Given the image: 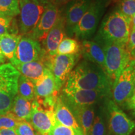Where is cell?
Returning <instances> with one entry per match:
<instances>
[{
  "label": "cell",
  "mask_w": 135,
  "mask_h": 135,
  "mask_svg": "<svg viewBox=\"0 0 135 135\" xmlns=\"http://www.w3.org/2000/svg\"><path fill=\"white\" fill-rule=\"evenodd\" d=\"M112 85L99 66L83 60L72 70L63 87L100 91L111 97Z\"/></svg>",
  "instance_id": "1"
},
{
  "label": "cell",
  "mask_w": 135,
  "mask_h": 135,
  "mask_svg": "<svg viewBox=\"0 0 135 135\" xmlns=\"http://www.w3.org/2000/svg\"><path fill=\"white\" fill-rule=\"evenodd\" d=\"M131 20L116 8L101 22L94 41L100 45L111 43L127 46L131 30Z\"/></svg>",
  "instance_id": "2"
},
{
  "label": "cell",
  "mask_w": 135,
  "mask_h": 135,
  "mask_svg": "<svg viewBox=\"0 0 135 135\" xmlns=\"http://www.w3.org/2000/svg\"><path fill=\"white\" fill-rule=\"evenodd\" d=\"M21 74L11 63L0 66V114L9 112L18 94V82Z\"/></svg>",
  "instance_id": "3"
},
{
  "label": "cell",
  "mask_w": 135,
  "mask_h": 135,
  "mask_svg": "<svg viewBox=\"0 0 135 135\" xmlns=\"http://www.w3.org/2000/svg\"><path fill=\"white\" fill-rule=\"evenodd\" d=\"M101 46L103 48L105 55V73L113 84L133 59L126 45L111 43Z\"/></svg>",
  "instance_id": "4"
},
{
  "label": "cell",
  "mask_w": 135,
  "mask_h": 135,
  "mask_svg": "<svg viewBox=\"0 0 135 135\" xmlns=\"http://www.w3.org/2000/svg\"><path fill=\"white\" fill-rule=\"evenodd\" d=\"M106 5V0H92L85 14L76 26L73 35L80 40H88L95 33Z\"/></svg>",
  "instance_id": "5"
},
{
  "label": "cell",
  "mask_w": 135,
  "mask_h": 135,
  "mask_svg": "<svg viewBox=\"0 0 135 135\" xmlns=\"http://www.w3.org/2000/svg\"><path fill=\"white\" fill-rule=\"evenodd\" d=\"M104 109L109 135H130L132 133L135 122L109 98L104 99Z\"/></svg>",
  "instance_id": "6"
},
{
  "label": "cell",
  "mask_w": 135,
  "mask_h": 135,
  "mask_svg": "<svg viewBox=\"0 0 135 135\" xmlns=\"http://www.w3.org/2000/svg\"><path fill=\"white\" fill-rule=\"evenodd\" d=\"M49 3V0H19L21 35H28L33 31Z\"/></svg>",
  "instance_id": "7"
},
{
  "label": "cell",
  "mask_w": 135,
  "mask_h": 135,
  "mask_svg": "<svg viewBox=\"0 0 135 135\" xmlns=\"http://www.w3.org/2000/svg\"><path fill=\"white\" fill-rule=\"evenodd\" d=\"M135 88V60H131L114 81L111 89L112 100L117 105H123Z\"/></svg>",
  "instance_id": "8"
},
{
  "label": "cell",
  "mask_w": 135,
  "mask_h": 135,
  "mask_svg": "<svg viewBox=\"0 0 135 135\" xmlns=\"http://www.w3.org/2000/svg\"><path fill=\"white\" fill-rule=\"evenodd\" d=\"M60 97L66 105L92 106L111 97L106 93L97 90H87L63 87Z\"/></svg>",
  "instance_id": "9"
},
{
  "label": "cell",
  "mask_w": 135,
  "mask_h": 135,
  "mask_svg": "<svg viewBox=\"0 0 135 135\" xmlns=\"http://www.w3.org/2000/svg\"><path fill=\"white\" fill-rule=\"evenodd\" d=\"M46 54L40 42L28 36H23L21 37L14 56L10 62L15 67L21 64L41 60Z\"/></svg>",
  "instance_id": "10"
},
{
  "label": "cell",
  "mask_w": 135,
  "mask_h": 135,
  "mask_svg": "<svg viewBox=\"0 0 135 135\" xmlns=\"http://www.w3.org/2000/svg\"><path fill=\"white\" fill-rule=\"evenodd\" d=\"M79 57V55H56L51 59L49 70L55 77L59 91L65 84Z\"/></svg>",
  "instance_id": "11"
},
{
  "label": "cell",
  "mask_w": 135,
  "mask_h": 135,
  "mask_svg": "<svg viewBox=\"0 0 135 135\" xmlns=\"http://www.w3.org/2000/svg\"><path fill=\"white\" fill-rule=\"evenodd\" d=\"M26 121L29 122L40 135H48L56 123L55 110L43 108L35 99L32 101L31 114Z\"/></svg>",
  "instance_id": "12"
},
{
  "label": "cell",
  "mask_w": 135,
  "mask_h": 135,
  "mask_svg": "<svg viewBox=\"0 0 135 135\" xmlns=\"http://www.w3.org/2000/svg\"><path fill=\"white\" fill-rule=\"evenodd\" d=\"M61 11L62 9L61 8L50 3H49L38 24L33 31L28 35V37L40 43L43 42Z\"/></svg>",
  "instance_id": "13"
},
{
  "label": "cell",
  "mask_w": 135,
  "mask_h": 135,
  "mask_svg": "<svg viewBox=\"0 0 135 135\" xmlns=\"http://www.w3.org/2000/svg\"><path fill=\"white\" fill-rule=\"evenodd\" d=\"M92 0H73L63 9L66 21V33L69 36H73L75 27L88 9Z\"/></svg>",
  "instance_id": "14"
},
{
  "label": "cell",
  "mask_w": 135,
  "mask_h": 135,
  "mask_svg": "<svg viewBox=\"0 0 135 135\" xmlns=\"http://www.w3.org/2000/svg\"><path fill=\"white\" fill-rule=\"evenodd\" d=\"M66 36L65 17L63 9L55 25L49 31L46 39L43 42L44 50L49 56L53 58L56 55L58 45Z\"/></svg>",
  "instance_id": "15"
},
{
  "label": "cell",
  "mask_w": 135,
  "mask_h": 135,
  "mask_svg": "<svg viewBox=\"0 0 135 135\" xmlns=\"http://www.w3.org/2000/svg\"><path fill=\"white\" fill-rule=\"evenodd\" d=\"M81 53L84 60L100 66L105 72V55L103 47L95 41L84 40L81 45Z\"/></svg>",
  "instance_id": "16"
},
{
  "label": "cell",
  "mask_w": 135,
  "mask_h": 135,
  "mask_svg": "<svg viewBox=\"0 0 135 135\" xmlns=\"http://www.w3.org/2000/svg\"><path fill=\"white\" fill-rule=\"evenodd\" d=\"M68 107L71 111L84 135L88 134L95 116V105L69 106Z\"/></svg>",
  "instance_id": "17"
},
{
  "label": "cell",
  "mask_w": 135,
  "mask_h": 135,
  "mask_svg": "<svg viewBox=\"0 0 135 135\" xmlns=\"http://www.w3.org/2000/svg\"><path fill=\"white\" fill-rule=\"evenodd\" d=\"M35 96L36 99H43L53 94L59 93L55 77L51 71L48 69L41 79L34 83Z\"/></svg>",
  "instance_id": "18"
},
{
  "label": "cell",
  "mask_w": 135,
  "mask_h": 135,
  "mask_svg": "<svg viewBox=\"0 0 135 135\" xmlns=\"http://www.w3.org/2000/svg\"><path fill=\"white\" fill-rule=\"evenodd\" d=\"M44 57L41 60L21 64L15 68L18 70L21 75L24 76L35 83L43 76L48 69L45 65Z\"/></svg>",
  "instance_id": "19"
},
{
  "label": "cell",
  "mask_w": 135,
  "mask_h": 135,
  "mask_svg": "<svg viewBox=\"0 0 135 135\" xmlns=\"http://www.w3.org/2000/svg\"><path fill=\"white\" fill-rule=\"evenodd\" d=\"M55 115L57 123L67 127L82 131L71 111L65 104L60 95L55 104Z\"/></svg>",
  "instance_id": "20"
},
{
  "label": "cell",
  "mask_w": 135,
  "mask_h": 135,
  "mask_svg": "<svg viewBox=\"0 0 135 135\" xmlns=\"http://www.w3.org/2000/svg\"><path fill=\"white\" fill-rule=\"evenodd\" d=\"M32 109V101L17 94L13 100L9 113L19 121H27L30 118Z\"/></svg>",
  "instance_id": "21"
},
{
  "label": "cell",
  "mask_w": 135,
  "mask_h": 135,
  "mask_svg": "<svg viewBox=\"0 0 135 135\" xmlns=\"http://www.w3.org/2000/svg\"><path fill=\"white\" fill-rule=\"evenodd\" d=\"M21 37V35L9 33L0 36V51L4 58L12 60Z\"/></svg>",
  "instance_id": "22"
},
{
  "label": "cell",
  "mask_w": 135,
  "mask_h": 135,
  "mask_svg": "<svg viewBox=\"0 0 135 135\" xmlns=\"http://www.w3.org/2000/svg\"><path fill=\"white\" fill-rule=\"evenodd\" d=\"M81 53V45L77 40L66 37L58 45L56 55H78Z\"/></svg>",
  "instance_id": "23"
},
{
  "label": "cell",
  "mask_w": 135,
  "mask_h": 135,
  "mask_svg": "<svg viewBox=\"0 0 135 135\" xmlns=\"http://www.w3.org/2000/svg\"><path fill=\"white\" fill-rule=\"evenodd\" d=\"M106 119L104 107L95 112L94 121L88 135H106Z\"/></svg>",
  "instance_id": "24"
},
{
  "label": "cell",
  "mask_w": 135,
  "mask_h": 135,
  "mask_svg": "<svg viewBox=\"0 0 135 135\" xmlns=\"http://www.w3.org/2000/svg\"><path fill=\"white\" fill-rule=\"evenodd\" d=\"M18 93L20 96L29 101L35 99V86L31 80L20 75L18 82Z\"/></svg>",
  "instance_id": "25"
},
{
  "label": "cell",
  "mask_w": 135,
  "mask_h": 135,
  "mask_svg": "<svg viewBox=\"0 0 135 135\" xmlns=\"http://www.w3.org/2000/svg\"><path fill=\"white\" fill-rule=\"evenodd\" d=\"M19 0H0V15L14 18L20 14Z\"/></svg>",
  "instance_id": "26"
},
{
  "label": "cell",
  "mask_w": 135,
  "mask_h": 135,
  "mask_svg": "<svg viewBox=\"0 0 135 135\" xmlns=\"http://www.w3.org/2000/svg\"><path fill=\"white\" fill-rule=\"evenodd\" d=\"M117 9L131 20L135 15V0H120Z\"/></svg>",
  "instance_id": "27"
},
{
  "label": "cell",
  "mask_w": 135,
  "mask_h": 135,
  "mask_svg": "<svg viewBox=\"0 0 135 135\" xmlns=\"http://www.w3.org/2000/svg\"><path fill=\"white\" fill-rule=\"evenodd\" d=\"M48 135H84V134L82 131L67 127L56 122Z\"/></svg>",
  "instance_id": "28"
},
{
  "label": "cell",
  "mask_w": 135,
  "mask_h": 135,
  "mask_svg": "<svg viewBox=\"0 0 135 135\" xmlns=\"http://www.w3.org/2000/svg\"><path fill=\"white\" fill-rule=\"evenodd\" d=\"M20 121H21L18 120L16 118L8 112L4 115L0 116V129L5 128L15 130Z\"/></svg>",
  "instance_id": "29"
},
{
  "label": "cell",
  "mask_w": 135,
  "mask_h": 135,
  "mask_svg": "<svg viewBox=\"0 0 135 135\" xmlns=\"http://www.w3.org/2000/svg\"><path fill=\"white\" fill-rule=\"evenodd\" d=\"M15 131L18 135H40L26 121H20Z\"/></svg>",
  "instance_id": "30"
},
{
  "label": "cell",
  "mask_w": 135,
  "mask_h": 135,
  "mask_svg": "<svg viewBox=\"0 0 135 135\" xmlns=\"http://www.w3.org/2000/svg\"><path fill=\"white\" fill-rule=\"evenodd\" d=\"M127 48L131 58L133 60H135V29L131 30Z\"/></svg>",
  "instance_id": "31"
},
{
  "label": "cell",
  "mask_w": 135,
  "mask_h": 135,
  "mask_svg": "<svg viewBox=\"0 0 135 135\" xmlns=\"http://www.w3.org/2000/svg\"><path fill=\"white\" fill-rule=\"evenodd\" d=\"M12 18L0 15V36L8 33V28Z\"/></svg>",
  "instance_id": "32"
},
{
  "label": "cell",
  "mask_w": 135,
  "mask_h": 135,
  "mask_svg": "<svg viewBox=\"0 0 135 135\" xmlns=\"http://www.w3.org/2000/svg\"><path fill=\"white\" fill-rule=\"evenodd\" d=\"M122 106L124 109L128 110H132L135 108V88L129 98L126 101Z\"/></svg>",
  "instance_id": "33"
},
{
  "label": "cell",
  "mask_w": 135,
  "mask_h": 135,
  "mask_svg": "<svg viewBox=\"0 0 135 135\" xmlns=\"http://www.w3.org/2000/svg\"><path fill=\"white\" fill-rule=\"evenodd\" d=\"M72 1L73 0H49L50 3L58 6L59 8H61V6L66 5L68 3H69Z\"/></svg>",
  "instance_id": "34"
},
{
  "label": "cell",
  "mask_w": 135,
  "mask_h": 135,
  "mask_svg": "<svg viewBox=\"0 0 135 135\" xmlns=\"http://www.w3.org/2000/svg\"><path fill=\"white\" fill-rule=\"evenodd\" d=\"M0 135H18L14 129H0Z\"/></svg>",
  "instance_id": "35"
},
{
  "label": "cell",
  "mask_w": 135,
  "mask_h": 135,
  "mask_svg": "<svg viewBox=\"0 0 135 135\" xmlns=\"http://www.w3.org/2000/svg\"><path fill=\"white\" fill-rule=\"evenodd\" d=\"M5 62V59H4V56H3V55L1 53V51H0V66H1V64L4 63Z\"/></svg>",
  "instance_id": "36"
},
{
  "label": "cell",
  "mask_w": 135,
  "mask_h": 135,
  "mask_svg": "<svg viewBox=\"0 0 135 135\" xmlns=\"http://www.w3.org/2000/svg\"><path fill=\"white\" fill-rule=\"evenodd\" d=\"M131 29H135V15L131 20Z\"/></svg>",
  "instance_id": "37"
},
{
  "label": "cell",
  "mask_w": 135,
  "mask_h": 135,
  "mask_svg": "<svg viewBox=\"0 0 135 135\" xmlns=\"http://www.w3.org/2000/svg\"><path fill=\"white\" fill-rule=\"evenodd\" d=\"M131 111H132V112H131V114H133V116H134V117H135V108L132 109Z\"/></svg>",
  "instance_id": "38"
},
{
  "label": "cell",
  "mask_w": 135,
  "mask_h": 135,
  "mask_svg": "<svg viewBox=\"0 0 135 135\" xmlns=\"http://www.w3.org/2000/svg\"><path fill=\"white\" fill-rule=\"evenodd\" d=\"M114 1H115V2H119V1H120V0H113Z\"/></svg>",
  "instance_id": "39"
},
{
  "label": "cell",
  "mask_w": 135,
  "mask_h": 135,
  "mask_svg": "<svg viewBox=\"0 0 135 135\" xmlns=\"http://www.w3.org/2000/svg\"><path fill=\"white\" fill-rule=\"evenodd\" d=\"M1 116V114H0V116Z\"/></svg>",
  "instance_id": "40"
}]
</instances>
